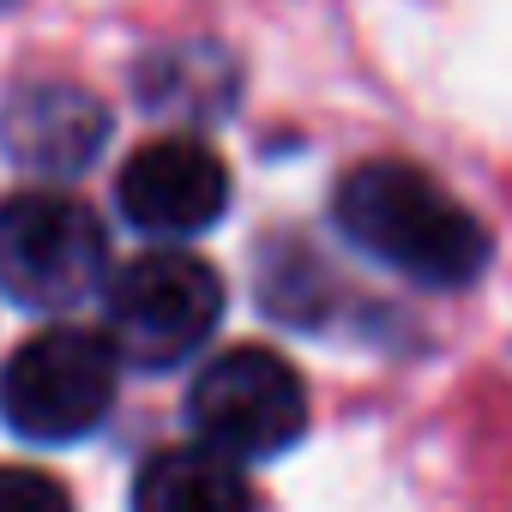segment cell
I'll use <instances>...</instances> for the list:
<instances>
[{"instance_id": "ba28073f", "label": "cell", "mask_w": 512, "mask_h": 512, "mask_svg": "<svg viewBox=\"0 0 512 512\" xmlns=\"http://www.w3.org/2000/svg\"><path fill=\"white\" fill-rule=\"evenodd\" d=\"M133 512H253L241 458L217 446H163L133 476Z\"/></svg>"}, {"instance_id": "6da1fadb", "label": "cell", "mask_w": 512, "mask_h": 512, "mask_svg": "<svg viewBox=\"0 0 512 512\" xmlns=\"http://www.w3.org/2000/svg\"><path fill=\"white\" fill-rule=\"evenodd\" d=\"M332 217L350 247H362L386 272L428 284V290L470 284L494 253L476 211H464L428 169L398 163V157L356 163L332 193Z\"/></svg>"}, {"instance_id": "52a82bcc", "label": "cell", "mask_w": 512, "mask_h": 512, "mask_svg": "<svg viewBox=\"0 0 512 512\" xmlns=\"http://www.w3.org/2000/svg\"><path fill=\"white\" fill-rule=\"evenodd\" d=\"M109 109L103 97H91L85 85L67 79H37L19 85L0 109V151H7L25 175H79L97 163V151L109 145Z\"/></svg>"}, {"instance_id": "5b68a950", "label": "cell", "mask_w": 512, "mask_h": 512, "mask_svg": "<svg viewBox=\"0 0 512 512\" xmlns=\"http://www.w3.org/2000/svg\"><path fill=\"white\" fill-rule=\"evenodd\" d=\"M187 416L193 434L229 458H278L308 428V386L278 350L235 344L193 374Z\"/></svg>"}, {"instance_id": "9c48e42d", "label": "cell", "mask_w": 512, "mask_h": 512, "mask_svg": "<svg viewBox=\"0 0 512 512\" xmlns=\"http://www.w3.org/2000/svg\"><path fill=\"white\" fill-rule=\"evenodd\" d=\"M0 512H73V494L31 464H7L0 470Z\"/></svg>"}, {"instance_id": "7a4b0ae2", "label": "cell", "mask_w": 512, "mask_h": 512, "mask_svg": "<svg viewBox=\"0 0 512 512\" xmlns=\"http://www.w3.org/2000/svg\"><path fill=\"white\" fill-rule=\"evenodd\" d=\"M103 338L115 344L121 368L169 374L205 350L223 320V278L181 247L139 253L103 284Z\"/></svg>"}, {"instance_id": "8992f818", "label": "cell", "mask_w": 512, "mask_h": 512, "mask_svg": "<svg viewBox=\"0 0 512 512\" xmlns=\"http://www.w3.org/2000/svg\"><path fill=\"white\" fill-rule=\"evenodd\" d=\"M229 199H235L229 163L193 133H163V139L139 145L121 163V181H115L121 217L139 235H163V241L211 229L229 211Z\"/></svg>"}, {"instance_id": "30bf717a", "label": "cell", "mask_w": 512, "mask_h": 512, "mask_svg": "<svg viewBox=\"0 0 512 512\" xmlns=\"http://www.w3.org/2000/svg\"><path fill=\"white\" fill-rule=\"evenodd\" d=\"M0 7H13V0H0Z\"/></svg>"}, {"instance_id": "277c9868", "label": "cell", "mask_w": 512, "mask_h": 512, "mask_svg": "<svg viewBox=\"0 0 512 512\" xmlns=\"http://www.w3.org/2000/svg\"><path fill=\"white\" fill-rule=\"evenodd\" d=\"M109 284V229L73 193H13L0 199V290L19 308L61 314Z\"/></svg>"}, {"instance_id": "3957f363", "label": "cell", "mask_w": 512, "mask_h": 512, "mask_svg": "<svg viewBox=\"0 0 512 512\" xmlns=\"http://www.w3.org/2000/svg\"><path fill=\"white\" fill-rule=\"evenodd\" d=\"M121 386V356L103 332L85 326H49L25 338L0 368V422L37 446L85 440Z\"/></svg>"}]
</instances>
